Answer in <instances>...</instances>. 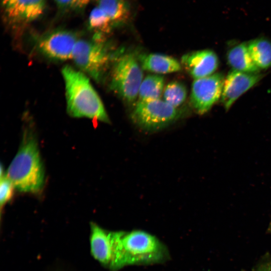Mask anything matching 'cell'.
Listing matches in <instances>:
<instances>
[{"label":"cell","instance_id":"cell-1","mask_svg":"<svg viewBox=\"0 0 271 271\" xmlns=\"http://www.w3.org/2000/svg\"><path fill=\"white\" fill-rule=\"evenodd\" d=\"M115 252L109 271L129 265L163 263L170 258L167 246L157 237L141 230L113 231Z\"/></svg>","mask_w":271,"mask_h":271},{"label":"cell","instance_id":"cell-2","mask_svg":"<svg viewBox=\"0 0 271 271\" xmlns=\"http://www.w3.org/2000/svg\"><path fill=\"white\" fill-rule=\"evenodd\" d=\"M6 174L20 192L38 193L43 188L44 168L32 128H25L20 147Z\"/></svg>","mask_w":271,"mask_h":271},{"label":"cell","instance_id":"cell-3","mask_svg":"<svg viewBox=\"0 0 271 271\" xmlns=\"http://www.w3.org/2000/svg\"><path fill=\"white\" fill-rule=\"evenodd\" d=\"M62 75L68 114L109 123L103 102L87 75L70 66L63 68Z\"/></svg>","mask_w":271,"mask_h":271},{"label":"cell","instance_id":"cell-4","mask_svg":"<svg viewBox=\"0 0 271 271\" xmlns=\"http://www.w3.org/2000/svg\"><path fill=\"white\" fill-rule=\"evenodd\" d=\"M110 58L111 54L104 37L93 35L91 38L78 39L72 59L79 70L99 81Z\"/></svg>","mask_w":271,"mask_h":271},{"label":"cell","instance_id":"cell-5","mask_svg":"<svg viewBox=\"0 0 271 271\" xmlns=\"http://www.w3.org/2000/svg\"><path fill=\"white\" fill-rule=\"evenodd\" d=\"M143 69L133 54H124L114 61L110 87L125 101L133 103L143 80Z\"/></svg>","mask_w":271,"mask_h":271},{"label":"cell","instance_id":"cell-6","mask_svg":"<svg viewBox=\"0 0 271 271\" xmlns=\"http://www.w3.org/2000/svg\"><path fill=\"white\" fill-rule=\"evenodd\" d=\"M180 113L176 107L160 99L138 101L131 113L133 121L143 129L157 130L175 121Z\"/></svg>","mask_w":271,"mask_h":271},{"label":"cell","instance_id":"cell-7","mask_svg":"<svg viewBox=\"0 0 271 271\" xmlns=\"http://www.w3.org/2000/svg\"><path fill=\"white\" fill-rule=\"evenodd\" d=\"M79 39L72 31L56 29L41 36L37 41L36 47L41 54L49 59L66 61L72 59Z\"/></svg>","mask_w":271,"mask_h":271},{"label":"cell","instance_id":"cell-8","mask_svg":"<svg viewBox=\"0 0 271 271\" xmlns=\"http://www.w3.org/2000/svg\"><path fill=\"white\" fill-rule=\"evenodd\" d=\"M224 79L221 73H217L194 80L190 103L196 113H206L221 97Z\"/></svg>","mask_w":271,"mask_h":271},{"label":"cell","instance_id":"cell-9","mask_svg":"<svg viewBox=\"0 0 271 271\" xmlns=\"http://www.w3.org/2000/svg\"><path fill=\"white\" fill-rule=\"evenodd\" d=\"M46 3L47 0H13L3 7L5 19L13 26H25L43 14Z\"/></svg>","mask_w":271,"mask_h":271},{"label":"cell","instance_id":"cell-10","mask_svg":"<svg viewBox=\"0 0 271 271\" xmlns=\"http://www.w3.org/2000/svg\"><path fill=\"white\" fill-rule=\"evenodd\" d=\"M262 75L235 70L229 72L224 79L221 102L226 110L243 93L258 83Z\"/></svg>","mask_w":271,"mask_h":271},{"label":"cell","instance_id":"cell-11","mask_svg":"<svg viewBox=\"0 0 271 271\" xmlns=\"http://www.w3.org/2000/svg\"><path fill=\"white\" fill-rule=\"evenodd\" d=\"M90 226L91 254L102 266L109 270L115 248L113 231L104 229L94 222Z\"/></svg>","mask_w":271,"mask_h":271},{"label":"cell","instance_id":"cell-12","mask_svg":"<svg viewBox=\"0 0 271 271\" xmlns=\"http://www.w3.org/2000/svg\"><path fill=\"white\" fill-rule=\"evenodd\" d=\"M181 64L195 79L212 75L219 66L216 54L210 50L189 52L181 58Z\"/></svg>","mask_w":271,"mask_h":271},{"label":"cell","instance_id":"cell-13","mask_svg":"<svg viewBox=\"0 0 271 271\" xmlns=\"http://www.w3.org/2000/svg\"><path fill=\"white\" fill-rule=\"evenodd\" d=\"M140 65L143 70L158 74H166L181 70V65L175 58L160 54L141 55Z\"/></svg>","mask_w":271,"mask_h":271},{"label":"cell","instance_id":"cell-14","mask_svg":"<svg viewBox=\"0 0 271 271\" xmlns=\"http://www.w3.org/2000/svg\"><path fill=\"white\" fill-rule=\"evenodd\" d=\"M226 56L227 62L233 70L257 73L260 70L251 57L247 43L234 46L228 51Z\"/></svg>","mask_w":271,"mask_h":271},{"label":"cell","instance_id":"cell-15","mask_svg":"<svg viewBox=\"0 0 271 271\" xmlns=\"http://www.w3.org/2000/svg\"><path fill=\"white\" fill-rule=\"evenodd\" d=\"M97 6L101 9L111 22L113 27L127 21L130 16V8L126 0H97Z\"/></svg>","mask_w":271,"mask_h":271},{"label":"cell","instance_id":"cell-16","mask_svg":"<svg viewBox=\"0 0 271 271\" xmlns=\"http://www.w3.org/2000/svg\"><path fill=\"white\" fill-rule=\"evenodd\" d=\"M251 57L259 69H266L271 67V41L260 37L247 43Z\"/></svg>","mask_w":271,"mask_h":271},{"label":"cell","instance_id":"cell-17","mask_svg":"<svg viewBox=\"0 0 271 271\" xmlns=\"http://www.w3.org/2000/svg\"><path fill=\"white\" fill-rule=\"evenodd\" d=\"M164 78L159 75H149L141 84L138 101H150L160 99L164 90Z\"/></svg>","mask_w":271,"mask_h":271},{"label":"cell","instance_id":"cell-18","mask_svg":"<svg viewBox=\"0 0 271 271\" xmlns=\"http://www.w3.org/2000/svg\"><path fill=\"white\" fill-rule=\"evenodd\" d=\"M88 28L94 35L104 37L113 28L110 19L98 6L91 11L88 18Z\"/></svg>","mask_w":271,"mask_h":271},{"label":"cell","instance_id":"cell-19","mask_svg":"<svg viewBox=\"0 0 271 271\" xmlns=\"http://www.w3.org/2000/svg\"><path fill=\"white\" fill-rule=\"evenodd\" d=\"M187 95L186 87L184 83L177 81L168 83L163 91L164 100L176 108L184 103Z\"/></svg>","mask_w":271,"mask_h":271},{"label":"cell","instance_id":"cell-20","mask_svg":"<svg viewBox=\"0 0 271 271\" xmlns=\"http://www.w3.org/2000/svg\"><path fill=\"white\" fill-rule=\"evenodd\" d=\"M91 0H54L62 13H78L84 10Z\"/></svg>","mask_w":271,"mask_h":271},{"label":"cell","instance_id":"cell-21","mask_svg":"<svg viewBox=\"0 0 271 271\" xmlns=\"http://www.w3.org/2000/svg\"><path fill=\"white\" fill-rule=\"evenodd\" d=\"M15 189L14 185L7 176L6 172L1 173L0 204L1 209L12 199Z\"/></svg>","mask_w":271,"mask_h":271},{"label":"cell","instance_id":"cell-22","mask_svg":"<svg viewBox=\"0 0 271 271\" xmlns=\"http://www.w3.org/2000/svg\"><path fill=\"white\" fill-rule=\"evenodd\" d=\"M13 1V0H2V7L5 6V5H6L7 4Z\"/></svg>","mask_w":271,"mask_h":271},{"label":"cell","instance_id":"cell-23","mask_svg":"<svg viewBox=\"0 0 271 271\" xmlns=\"http://www.w3.org/2000/svg\"><path fill=\"white\" fill-rule=\"evenodd\" d=\"M265 271V270H264Z\"/></svg>","mask_w":271,"mask_h":271}]
</instances>
